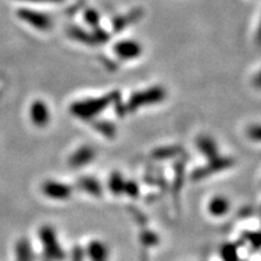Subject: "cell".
I'll list each match as a JSON object with an SVG mask.
<instances>
[{"label":"cell","instance_id":"obj_1","mask_svg":"<svg viewBox=\"0 0 261 261\" xmlns=\"http://www.w3.org/2000/svg\"><path fill=\"white\" fill-rule=\"evenodd\" d=\"M120 99L121 97H120L119 91H112V92L100 97H91L75 100L74 103L70 104L69 112L76 119L84 120V121H92V120H96V117L100 115L104 110L116 104Z\"/></svg>","mask_w":261,"mask_h":261},{"label":"cell","instance_id":"obj_2","mask_svg":"<svg viewBox=\"0 0 261 261\" xmlns=\"http://www.w3.org/2000/svg\"><path fill=\"white\" fill-rule=\"evenodd\" d=\"M166 90L162 86H151L145 90L137 91L130 94L128 102H127L125 110L127 112H137L140 108L159 104L166 99Z\"/></svg>","mask_w":261,"mask_h":261},{"label":"cell","instance_id":"obj_3","mask_svg":"<svg viewBox=\"0 0 261 261\" xmlns=\"http://www.w3.org/2000/svg\"><path fill=\"white\" fill-rule=\"evenodd\" d=\"M39 237H40L42 253L44 257L47 261H64L67 257L65 250L61 246L58 240L56 230L50 225H44L39 230Z\"/></svg>","mask_w":261,"mask_h":261},{"label":"cell","instance_id":"obj_4","mask_svg":"<svg viewBox=\"0 0 261 261\" xmlns=\"http://www.w3.org/2000/svg\"><path fill=\"white\" fill-rule=\"evenodd\" d=\"M68 37L73 40L80 42V44L89 45V46H96L109 40V34L107 31L100 28L94 29H84L79 25H71L68 28Z\"/></svg>","mask_w":261,"mask_h":261},{"label":"cell","instance_id":"obj_5","mask_svg":"<svg viewBox=\"0 0 261 261\" xmlns=\"http://www.w3.org/2000/svg\"><path fill=\"white\" fill-rule=\"evenodd\" d=\"M17 17L28 24L29 27L34 28L38 32H48L54 25V19L48 14L44 11H38L34 9L22 8L18 9Z\"/></svg>","mask_w":261,"mask_h":261},{"label":"cell","instance_id":"obj_6","mask_svg":"<svg viewBox=\"0 0 261 261\" xmlns=\"http://www.w3.org/2000/svg\"><path fill=\"white\" fill-rule=\"evenodd\" d=\"M233 159L227 158V156H217V158L208 160V163L204 166V167H200L195 169L194 173H192L191 178L194 180H202V179H205L210 175L214 174V173L226 171L230 167L233 166Z\"/></svg>","mask_w":261,"mask_h":261},{"label":"cell","instance_id":"obj_7","mask_svg":"<svg viewBox=\"0 0 261 261\" xmlns=\"http://www.w3.org/2000/svg\"><path fill=\"white\" fill-rule=\"evenodd\" d=\"M115 56L121 61H135L143 54V46L139 41L133 39H122L116 41L113 46Z\"/></svg>","mask_w":261,"mask_h":261},{"label":"cell","instance_id":"obj_8","mask_svg":"<svg viewBox=\"0 0 261 261\" xmlns=\"http://www.w3.org/2000/svg\"><path fill=\"white\" fill-rule=\"evenodd\" d=\"M42 194L46 196L47 198L55 201H65L69 200L73 195V188L65 182L58 180H46L44 181L41 187Z\"/></svg>","mask_w":261,"mask_h":261},{"label":"cell","instance_id":"obj_9","mask_svg":"<svg viewBox=\"0 0 261 261\" xmlns=\"http://www.w3.org/2000/svg\"><path fill=\"white\" fill-rule=\"evenodd\" d=\"M29 115L33 125L39 128H44L47 126V123L51 120L50 108L42 99H35L31 104V109H29Z\"/></svg>","mask_w":261,"mask_h":261},{"label":"cell","instance_id":"obj_10","mask_svg":"<svg viewBox=\"0 0 261 261\" xmlns=\"http://www.w3.org/2000/svg\"><path fill=\"white\" fill-rule=\"evenodd\" d=\"M94 159H96V150L90 145H83L69 156L68 163L71 168L80 169L89 166Z\"/></svg>","mask_w":261,"mask_h":261},{"label":"cell","instance_id":"obj_11","mask_svg":"<svg viewBox=\"0 0 261 261\" xmlns=\"http://www.w3.org/2000/svg\"><path fill=\"white\" fill-rule=\"evenodd\" d=\"M86 256L90 261H108L109 260V248L103 241L93 240L86 248Z\"/></svg>","mask_w":261,"mask_h":261},{"label":"cell","instance_id":"obj_12","mask_svg":"<svg viewBox=\"0 0 261 261\" xmlns=\"http://www.w3.org/2000/svg\"><path fill=\"white\" fill-rule=\"evenodd\" d=\"M196 146H197L198 151L207 160H212L219 156V148H218L217 142L211 136L203 135L198 137L196 140Z\"/></svg>","mask_w":261,"mask_h":261},{"label":"cell","instance_id":"obj_13","mask_svg":"<svg viewBox=\"0 0 261 261\" xmlns=\"http://www.w3.org/2000/svg\"><path fill=\"white\" fill-rule=\"evenodd\" d=\"M208 213H210L212 217L215 218H221L225 217L228 213L231 208V203L228 201L227 197L225 196H214L213 198H211V201L208 202Z\"/></svg>","mask_w":261,"mask_h":261},{"label":"cell","instance_id":"obj_14","mask_svg":"<svg viewBox=\"0 0 261 261\" xmlns=\"http://www.w3.org/2000/svg\"><path fill=\"white\" fill-rule=\"evenodd\" d=\"M77 187H79L80 190L93 196V197H102L103 195L102 184L98 179L93 177H81L77 180Z\"/></svg>","mask_w":261,"mask_h":261},{"label":"cell","instance_id":"obj_15","mask_svg":"<svg viewBox=\"0 0 261 261\" xmlns=\"http://www.w3.org/2000/svg\"><path fill=\"white\" fill-rule=\"evenodd\" d=\"M16 261H34L32 244L27 238H19L15 248Z\"/></svg>","mask_w":261,"mask_h":261},{"label":"cell","instance_id":"obj_16","mask_svg":"<svg viewBox=\"0 0 261 261\" xmlns=\"http://www.w3.org/2000/svg\"><path fill=\"white\" fill-rule=\"evenodd\" d=\"M142 15L143 12L140 11V10H133V11H130L129 14L119 16V17L114 19V31L115 32L122 31V29H125L127 25L135 23L137 19L142 17Z\"/></svg>","mask_w":261,"mask_h":261},{"label":"cell","instance_id":"obj_17","mask_svg":"<svg viewBox=\"0 0 261 261\" xmlns=\"http://www.w3.org/2000/svg\"><path fill=\"white\" fill-rule=\"evenodd\" d=\"M92 127L97 130L98 133H100L103 137H106L108 139H114L116 137L117 128L113 122L107 121V120H92Z\"/></svg>","mask_w":261,"mask_h":261},{"label":"cell","instance_id":"obj_18","mask_svg":"<svg viewBox=\"0 0 261 261\" xmlns=\"http://www.w3.org/2000/svg\"><path fill=\"white\" fill-rule=\"evenodd\" d=\"M126 179L120 172H113L109 178V190L114 196L123 195V189H125Z\"/></svg>","mask_w":261,"mask_h":261},{"label":"cell","instance_id":"obj_19","mask_svg":"<svg viewBox=\"0 0 261 261\" xmlns=\"http://www.w3.org/2000/svg\"><path fill=\"white\" fill-rule=\"evenodd\" d=\"M219 254L223 261H240L237 246L233 243H224L220 247Z\"/></svg>","mask_w":261,"mask_h":261},{"label":"cell","instance_id":"obj_20","mask_svg":"<svg viewBox=\"0 0 261 261\" xmlns=\"http://www.w3.org/2000/svg\"><path fill=\"white\" fill-rule=\"evenodd\" d=\"M179 148L177 146H161V148L155 149L151 152V156L156 160H167L177 156Z\"/></svg>","mask_w":261,"mask_h":261},{"label":"cell","instance_id":"obj_21","mask_svg":"<svg viewBox=\"0 0 261 261\" xmlns=\"http://www.w3.org/2000/svg\"><path fill=\"white\" fill-rule=\"evenodd\" d=\"M84 18H85V22L90 25V28L94 29V28H98V25H99V21H100L99 14H98V11H96L94 9L86 10V11H85Z\"/></svg>","mask_w":261,"mask_h":261},{"label":"cell","instance_id":"obj_22","mask_svg":"<svg viewBox=\"0 0 261 261\" xmlns=\"http://www.w3.org/2000/svg\"><path fill=\"white\" fill-rule=\"evenodd\" d=\"M123 194L132 198H137L139 196V185L135 180H126Z\"/></svg>","mask_w":261,"mask_h":261},{"label":"cell","instance_id":"obj_23","mask_svg":"<svg viewBox=\"0 0 261 261\" xmlns=\"http://www.w3.org/2000/svg\"><path fill=\"white\" fill-rule=\"evenodd\" d=\"M140 241L144 246H156L159 243V237L155 232H151V231H144L140 234Z\"/></svg>","mask_w":261,"mask_h":261},{"label":"cell","instance_id":"obj_24","mask_svg":"<svg viewBox=\"0 0 261 261\" xmlns=\"http://www.w3.org/2000/svg\"><path fill=\"white\" fill-rule=\"evenodd\" d=\"M85 257H86V252L83 247L75 246L71 250L70 255V261H85Z\"/></svg>","mask_w":261,"mask_h":261},{"label":"cell","instance_id":"obj_25","mask_svg":"<svg viewBox=\"0 0 261 261\" xmlns=\"http://www.w3.org/2000/svg\"><path fill=\"white\" fill-rule=\"evenodd\" d=\"M244 238H246V241L250 244V246L255 248L256 250L259 249L260 248V233L259 232H248V233H246Z\"/></svg>","mask_w":261,"mask_h":261},{"label":"cell","instance_id":"obj_26","mask_svg":"<svg viewBox=\"0 0 261 261\" xmlns=\"http://www.w3.org/2000/svg\"><path fill=\"white\" fill-rule=\"evenodd\" d=\"M248 137L252 140L259 142L260 140V126L259 125H253L248 129Z\"/></svg>","mask_w":261,"mask_h":261},{"label":"cell","instance_id":"obj_27","mask_svg":"<svg viewBox=\"0 0 261 261\" xmlns=\"http://www.w3.org/2000/svg\"><path fill=\"white\" fill-rule=\"evenodd\" d=\"M21 2L35 3V4H60V3H63L65 0H21Z\"/></svg>","mask_w":261,"mask_h":261}]
</instances>
